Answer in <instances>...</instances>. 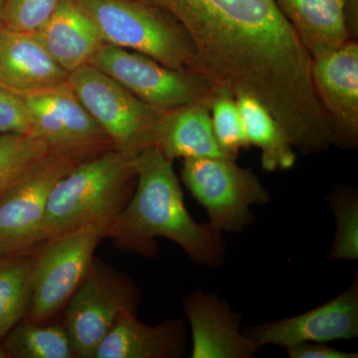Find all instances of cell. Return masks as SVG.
<instances>
[{
	"instance_id": "obj_1",
	"label": "cell",
	"mask_w": 358,
	"mask_h": 358,
	"mask_svg": "<svg viewBox=\"0 0 358 358\" xmlns=\"http://www.w3.org/2000/svg\"><path fill=\"white\" fill-rule=\"evenodd\" d=\"M134 162L133 196L109 224L106 237L148 258L159 253L155 238H166L181 247L193 262L220 267L226 255L222 232L190 216L173 160L159 148L150 147L134 155Z\"/></svg>"
},
{
	"instance_id": "obj_2",
	"label": "cell",
	"mask_w": 358,
	"mask_h": 358,
	"mask_svg": "<svg viewBox=\"0 0 358 358\" xmlns=\"http://www.w3.org/2000/svg\"><path fill=\"white\" fill-rule=\"evenodd\" d=\"M134 155L107 150L79 162L56 183L42 224V243L90 224L107 229L136 186Z\"/></svg>"
},
{
	"instance_id": "obj_3",
	"label": "cell",
	"mask_w": 358,
	"mask_h": 358,
	"mask_svg": "<svg viewBox=\"0 0 358 358\" xmlns=\"http://www.w3.org/2000/svg\"><path fill=\"white\" fill-rule=\"evenodd\" d=\"M76 1L95 22L103 43L138 52L173 69L204 75L187 32L162 7L143 0Z\"/></svg>"
},
{
	"instance_id": "obj_4",
	"label": "cell",
	"mask_w": 358,
	"mask_h": 358,
	"mask_svg": "<svg viewBox=\"0 0 358 358\" xmlns=\"http://www.w3.org/2000/svg\"><path fill=\"white\" fill-rule=\"evenodd\" d=\"M67 83L115 148L136 155L155 147L162 112L90 64L69 73Z\"/></svg>"
},
{
	"instance_id": "obj_5",
	"label": "cell",
	"mask_w": 358,
	"mask_h": 358,
	"mask_svg": "<svg viewBox=\"0 0 358 358\" xmlns=\"http://www.w3.org/2000/svg\"><path fill=\"white\" fill-rule=\"evenodd\" d=\"M88 64L162 113L213 98L220 88L200 73L173 69L143 54L107 43L99 47Z\"/></svg>"
},
{
	"instance_id": "obj_6",
	"label": "cell",
	"mask_w": 358,
	"mask_h": 358,
	"mask_svg": "<svg viewBox=\"0 0 358 358\" xmlns=\"http://www.w3.org/2000/svg\"><path fill=\"white\" fill-rule=\"evenodd\" d=\"M181 179L220 232H241L254 220L250 206L270 202L258 176L230 157L185 159Z\"/></svg>"
},
{
	"instance_id": "obj_7",
	"label": "cell",
	"mask_w": 358,
	"mask_h": 358,
	"mask_svg": "<svg viewBox=\"0 0 358 358\" xmlns=\"http://www.w3.org/2000/svg\"><path fill=\"white\" fill-rule=\"evenodd\" d=\"M138 301V289L128 278L93 259L65 310L64 327L75 357L94 358L120 317L134 313Z\"/></svg>"
},
{
	"instance_id": "obj_8",
	"label": "cell",
	"mask_w": 358,
	"mask_h": 358,
	"mask_svg": "<svg viewBox=\"0 0 358 358\" xmlns=\"http://www.w3.org/2000/svg\"><path fill=\"white\" fill-rule=\"evenodd\" d=\"M105 237V227L90 224L44 241L35 256L28 320L42 324L64 307L83 281L96 247Z\"/></svg>"
},
{
	"instance_id": "obj_9",
	"label": "cell",
	"mask_w": 358,
	"mask_h": 358,
	"mask_svg": "<svg viewBox=\"0 0 358 358\" xmlns=\"http://www.w3.org/2000/svg\"><path fill=\"white\" fill-rule=\"evenodd\" d=\"M21 98L31 115L32 133L51 154L84 162L115 148L67 81Z\"/></svg>"
},
{
	"instance_id": "obj_10",
	"label": "cell",
	"mask_w": 358,
	"mask_h": 358,
	"mask_svg": "<svg viewBox=\"0 0 358 358\" xmlns=\"http://www.w3.org/2000/svg\"><path fill=\"white\" fill-rule=\"evenodd\" d=\"M81 162L49 154L0 199V254L13 255L42 242V224L52 189Z\"/></svg>"
},
{
	"instance_id": "obj_11",
	"label": "cell",
	"mask_w": 358,
	"mask_h": 358,
	"mask_svg": "<svg viewBox=\"0 0 358 358\" xmlns=\"http://www.w3.org/2000/svg\"><path fill=\"white\" fill-rule=\"evenodd\" d=\"M262 348H282L301 343H326L358 336V277L331 301L307 313L275 322H264L244 331Z\"/></svg>"
},
{
	"instance_id": "obj_12",
	"label": "cell",
	"mask_w": 358,
	"mask_h": 358,
	"mask_svg": "<svg viewBox=\"0 0 358 358\" xmlns=\"http://www.w3.org/2000/svg\"><path fill=\"white\" fill-rule=\"evenodd\" d=\"M315 95L329 117L333 145H358V41L348 40L334 51L313 59Z\"/></svg>"
},
{
	"instance_id": "obj_13",
	"label": "cell",
	"mask_w": 358,
	"mask_h": 358,
	"mask_svg": "<svg viewBox=\"0 0 358 358\" xmlns=\"http://www.w3.org/2000/svg\"><path fill=\"white\" fill-rule=\"evenodd\" d=\"M192 334V358H251L260 350L242 334L240 319L216 294L194 291L185 299Z\"/></svg>"
},
{
	"instance_id": "obj_14",
	"label": "cell",
	"mask_w": 358,
	"mask_h": 358,
	"mask_svg": "<svg viewBox=\"0 0 358 358\" xmlns=\"http://www.w3.org/2000/svg\"><path fill=\"white\" fill-rule=\"evenodd\" d=\"M68 75L45 51L34 33L0 26L1 88L22 96L65 83Z\"/></svg>"
},
{
	"instance_id": "obj_15",
	"label": "cell",
	"mask_w": 358,
	"mask_h": 358,
	"mask_svg": "<svg viewBox=\"0 0 358 358\" xmlns=\"http://www.w3.org/2000/svg\"><path fill=\"white\" fill-rule=\"evenodd\" d=\"M34 34L45 51L67 73L88 64L103 43L95 22L76 0H62Z\"/></svg>"
},
{
	"instance_id": "obj_16",
	"label": "cell",
	"mask_w": 358,
	"mask_h": 358,
	"mask_svg": "<svg viewBox=\"0 0 358 358\" xmlns=\"http://www.w3.org/2000/svg\"><path fill=\"white\" fill-rule=\"evenodd\" d=\"M186 331L181 319L148 326L134 313L120 317L103 338L94 358H178L185 352Z\"/></svg>"
},
{
	"instance_id": "obj_17",
	"label": "cell",
	"mask_w": 358,
	"mask_h": 358,
	"mask_svg": "<svg viewBox=\"0 0 358 358\" xmlns=\"http://www.w3.org/2000/svg\"><path fill=\"white\" fill-rule=\"evenodd\" d=\"M212 99L162 113L155 147L167 159L227 157L212 128Z\"/></svg>"
},
{
	"instance_id": "obj_18",
	"label": "cell",
	"mask_w": 358,
	"mask_h": 358,
	"mask_svg": "<svg viewBox=\"0 0 358 358\" xmlns=\"http://www.w3.org/2000/svg\"><path fill=\"white\" fill-rule=\"evenodd\" d=\"M313 59L322 57L348 41L346 0H274Z\"/></svg>"
},
{
	"instance_id": "obj_19",
	"label": "cell",
	"mask_w": 358,
	"mask_h": 358,
	"mask_svg": "<svg viewBox=\"0 0 358 358\" xmlns=\"http://www.w3.org/2000/svg\"><path fill=\"white\" fill-rule=\"evenodd\" d=\"M235 98L249 145L260 148L264 171L273 173L292 169L296 162V150L279 122L253 96Z\"/></svg>"
},
{
	"instance_id": "obj_20",
	"label": "cell",
	"mask_w": 358,
	"mask_h": 358,
	"mask_svg": "<svg viewBox=\"0 0 358 358\" xmlns=\"http://www.w3.org/2000/svg\"><path fill=\"white\" fill-rule=\"evenodd\" d=\"M35 256L30 251L0 256V338L29 310Z\"/></svg>"
},
{
	"instance_id": "obj_21",
	"label": "cell",
	"mask_w": 358,
	"mask_h": 358,
	"mask_svg": "<svg viewBox=\"0 0 358 358\" xmlns=\"http://www.w3.org/2000/svg\"><path fill=\"white\" fill-rule=\"evenodd\" d=\"M6 336L3 348L8 357H76L64 326H42L26 320L18 322Z\"/></svg>"
},
{
	"instance_id": "obj_22",
	"label": "cell",
	"mask_w": 358,
	"mask_h": 358,
	"mask_svg": "<svg viewBox=\"0 0 358 358\" xmlns=\"http://www.w3.org/2000/svg\"><path fill=\"white\" fill-rule=\"evenodd\" d=\"M49 154L46 143L33 133L0 134V199Z\"/></svg>"
},
{
	"instance_id": "obj_23",
	"label": "cell",
	"mask_w": 358,
	"mask_h": 358,
	"mask_svg": "<svg viewBox=\"0 0 358 358\" xmlns=\"http://www.w3.org/2000/svg\"><path fill=\"white\" fill-rule=\"evenodd\" d=\"M336 218V237L329 259H358V193L355 187H336L327 196Z\"/></svg>"
},
{
	"instance_id": "obj_24",
	"label": "cell",
	"mask_w": 358,
	"mask_h": 358,
	"mask_svg": "<svg viewBox=\"0 0 358 358\" xmlns=\"http://www.w3.org/2000/svg\"><path fill=\"white\" fill-rule=\"evenodd\" d=\"M214 136L224 155L236 159L240 150L249 147L236 98L229 90L218 88L211 102Z\"/></svg>"
},
{
	"instance_id": "obj_25",
	"label": "cell",
	"mask_w": 358,
	"mask_h": 358,
	"mask_svg": "<svg viewBox=\"0 0 358 358\" xmlns=\"http://www.w3.org/2000/svg\"><path fill=\"white\" fill-rule=\"evenodd\" d=\"M62 0H6L0 26L14 31L35 33L55 13Z\"/></svg>"
},
{
	"instance_id": "obj_26",
	"label": "cell",
	"mask_w": 358,
	"mask_h": 358,
	"mask_svg": "<svg viewBox=\"0 0 358 358\" xmlns=\"http://www.w3.org/2000/svg\"><path fill=\"white\" fill-rule=\"evenodd\" d=\"M32 133V120L21 96L0 87V134Z\"/></svg>"
},
{
	"instance_id": "obj_27",
	"label": "cell",
	"mask_w": 358,
	"mask_h": 358,
	"mask_svg": "<svg viewBox=\"0 0 358 358\" xmlns=\"http://www.w3.org/2000/svg\"><path fill=\"white\" fill-rule=\"evenodd\" d=\"M291 358H357V352H341L326 343H301L285 348Z\"/></svg>"
},
{
	"instance_id": "obj_28",
	"label": "cell",
	"mask_w": 358,
	"mask_h": 358,
	"mask_svg": "<svg viewBox=\"0 0 358 358\" xmlns=\"http://www.w3.org/2000/svg\"><path fill=\"white\" fill-rule=\"evenodd\" d=\"M345 27L348 40L358 41V0H346Z\"/></svg>"
},
{
	"instance_id": "obj_29",
	"label": "cell",
	"mask_w": 358,
	"mask_h": 358,
	"mask_svg": "<svg viewBox=\"0 0 358 358\" xmlns=\"http://www.w3.org/2000/svg\"><path fill=\"white\" fill-rule=\"evenodd\" d=\"M8 357V355H7L6 350H4L3 346L0 345V358H6Z\"/></svg>"
},
{
	"instance_id": "obj_30",
	"label": "cell",
	"mask_w": 358,
	"mask_h": 358,
	"mask_svg": "<svg viewBox=\"0 0 358 358\" xmlns=\"http://www.w3.org/2000/svg\"><path fill=\"white\" fill-rule=\"evenodd\" d=\"M143 1L150 2V3L155 4V6L162 7L159 0H143Z\"/></svg>"
},
{
	"instance_id": "obj_31",
	"label": "cell",
	"mask_w": 358,
	"mask_h": 358,
	"mask_svg": "<svg viewBox=\"0 0 358 358\" xmlns=\"http://www.w3.org/2000/svg\"><path fill=\"white\" fill-rule=\"evenodd\" d=\"M4 2H6V0H0V11H1L2 6H3Z\"/></svg>"
},
{
	"instance_id": "obj_32",
	"label": "cell",
	"mask_w": 358,
	"mask_h": 358,
	"mask_svg": "<svg viewBox=\"0 0 358 358\" xmlns=\"http://www.w3.org/2000/svg\"><path fill=\"white\" fill-rule=\"evenodd\" d=\"M0 256H2L1 254H0Z\"/></svg>"
}]
</instances>
